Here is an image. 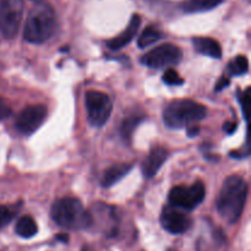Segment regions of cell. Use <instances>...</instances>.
I'll use <instances>...</instances> for the list:
<instances>
[{"label":"cell","instance_id":"cell-1","mask_svg":"<svg viewBox=\"0 0 251 251\" xmlns=\"http://www.w3.org/2000/svg\"><path fill=\"white\" fill-rule=\"evenodd\" d=\"M248 184L242 176H230L223 183L217 198V210L222 218L234 225L242 217L248 198Z\"/></svg>","mask_w":251,"mask_h":251},{"label":"cell","instance_id":"cell-2","mask_svg":"<svg viewBox=\"0 0 251 251\" xmlns=\"http://www.w3.org/2000/svg\"><path fill=\"white\" fill-rule=\"evenodd\" d=\"M50 215L54 222L64 229L80 230L92 226L90 212L78 199L71 196L56 200L51 206Z\"/></svg>","mask_w":251,"mask_h":251},{"label":"cell","instance_id":"cell-3","mask_svg":"<svg viewBox=\"0 0 251 251\" xmlns=\"http://www.w3.org/2000/svg\"><path fill=\"white\" fill-rule=\"evenodd\" d=\"M56 29V15L49 4H38L31 10L25 25L24 37L27 42L41 44L48 41Z\"/></svg>","mask_w":251,"mask_h":251},{"label":"cell","instance_id":"cell-4","mask_svg":"<svg viewBox=\"0 0 251 251\" xmlns=\"http://www.w3.org/2000/svg\"><path fill=\"white\" fill-rule=\"evenodd\" d=\"M207 109L203 104L191 100H176L169 103L163 113L164 124L169 129H181L194 125L206 117Z\"/></svg>","mask_w":251,"mask_h":251},{"label":"cell","instance_id":"cell-5","mask_svg":"<svg viewBox=\"0 0 251 251\" xmlns=\"http://www.w3.org/2000/svg\"><path fill=\"white\" fill-rule=\"evenodd\" d=\"M88 122L92 126L100 127L108 122L113 110L110 97L100 91H88L85 95Z\"/></svg>","mask_w":251,"mask_h":251},{"label":"cell","instance_id":"cell-6","mask_svg":"<svg viewBox=\"0 0 251 251\" xmlns=\"http://www.w3.org/2000/svg\"><path fill=\"white\" fill-rule=\"evenodd\" d=\"M206 190L202 181H196L190 186H174L169 191L168 200L173 207L191 211L205 200Z\"/></svg>","mask_w":251,"mask_h":251},{"label":"cell","instance_id":"cell-7","mask_svg":"<svg viewBox=\"0 0 251 251\" xmlns=\"http://www.w3.org/2000/svg\"><path fill=\"white\" fill-rule=\"evenodd\" d=\"M24 14L22 0H0V34L7 39L16 36Z\"/></svg>","mask_w":251,"mask_h":251},{"label":"cell","instance_id":"cell-8","mask_svg":"<svg viewBox=\"0 0 251 251\" xmlns=\"http://www.w3.org/2000/svg\"><path fill=\"white\" fill-rule=\"evenodd\" d=\"M183 58L180 48L176 44L166 43L152 49L141 56V64L152 69H163L174 66Z\"/></svg>","mask_w":251,"mask_h":251},{"label":"cell","instance_id":"cell-9","mask_svg":"<svg viewBox=\"0 0 251 251\" xmlns=\"http://www.w3.org/2000/svg\"><path fill=\"white\" fill-rule=\"evenodd\" d=\"M46 119L47 108L44 105H28L19 114L15 126L20 134L28 136L37 131Z\"/></svg>","mask_w":251,"mask_h":251},{"label":"cell","instance_id":"cell-10","mask_svg":"<svg viewBox=\"0 0 251 251\" xmlns=\"http://www.w3.org/2000/svg\"><path fill=\"white\" fill-rule=\"evenodd\" d=\"M161 225L171 234H183L190 228L191 221L181 211L173 206H167L161 213Z\"/></svg>","mask_w":251,"mask_h":251},{"label":"cell","instance_id":"cell-11","mask_svg":"<svg viewBox=\"0 0 251 251\" xmlns=\"http://www.w3.org/2000/svg\"><path fill=\"white\" fill-rule=\"evenodd\" d=\"M169 156L168 150L164 147H154L150 151L149 156L142 162V173L146 178H153L159 169L166 163Z\"/></svg>","mask_w":251,"mask_h":251},{"label":"cell","instance_id":"cell-12","mask_svg":"<svg viewBox=\"0 0 251 251\" xmlns=\"http://www.w3.org/2000/svg\"><path fill=\"white\" fill-rule=\"evenodd\" d=\"M140 25H141V17H140V15L134 14L131 16V19H130V22L126 28L122 33L118 34L117 37H114V38L109 39L107 42L108 48L112 49V50H119V49L127 46L134 39V37L136 36L137 31L140 28Z\"/></svg>","mask_w":251,"mask_h":251},{"label":"cell","instance_id":"cell-13","mask_svg":"<svg viewBox=\"0 0 251 251\" xmlns=\"http://www.w3.org/2000/svg\"><path fill=\"white\" fill-rule=\"evenodd\" d=\"M193 44L198 53L213 59H220L222 56V48L216 39L210 37H195Z\"/></svg>","mask_w":251,"mask_h":251},{"label":"cell","instance_id":"cell-14","mask_svg":"<svg viewBox=\"0 0 251 251\" xmlns=\"http://www.w3.org/2000/svg\"><path fill=\"white\" fill-rule=\"evenodd\" d=\"M132 169V164H115L108 168L103 174V178L100 180V185L103 188H110L115 185L118 181L122 180L127 173Z\"/></svg>","mask_w":251,"mask_h":251},{"label":"cell","instance_id":"cell-15","mask_svg":"<svg viewBox=\"0 0 251 251\" xmlns=\"http://www.w3.org/2000/svg\"><path fill=\"white\" fill-rule=\"evenodd\" d=\"M223 1L225 0H186L181 5V9L186 14H198L216 9Z\"/></svg>","mask_w":251,"mask_h":251},{"label":"cell","instance_id":"cell-16","mask_svg":"<svg viewBox=\"0 0 251 251\" xmlns=\"http://www.w3.org/2000/svg\"><path fill=\"white\" fill-rule=\"evenodd\" d=\"M15 232L19 237L25 238V239H29V238L34 237L38 232V227L37 223L34 222L33 218L31 216H24L20 218L15 227Z\"/></svg>","mask_w":251,"mask_h":251},{"label":"cell","instance_id":"cell-17","mask_svg":"<svg viewBox=\"0 0 251 251\" xmlns=\"http://www.w3.org/2000/svg\"><path fill=\"white\" fill-rule=\"evenodd\" d=\"M142 120H144V118L141 115H130L126 119L123 120L122 125H120V136H122V139L124 141L130 144L132 134H134V131L136 130V127L139 126V124Z\"/></svg>","mask_w":251,"mask_h":251},{"label":"cell","instance_id":"cell-18","mask_svg":"<svg viewBox=\"0 0 251 251\" xmlns=\"http://www.w3.org/2000/svg\"><path fill=\"white\" fill-rule=\"evenodd\" d=\"M162 38V32L154 26H147L137 39V46L140 48H147Z\"/></svg>","mask_w":251,"mask_h":251},{"label":"cell","instance_id":"cell-19","mask_svg":"<svg viewBox=\"0 0 251 251\" xmlns=\"http://www.w3.org/2000/svg\"><path fill=\"white\" fill-rule=\"evenodd\" d=\"M228 71L230 76H243L249 71V60L245 55L235 56L234 60L228 64Z\"/></svg>","mask_w":251,"mask_h":251},{"label":"cell","instance_id":"cell-20","mask_svg":"<svg viewBox=\"0 0 251 251\" xmlns=\"http://www.w3.org/2000/svg\"><path fill=\"white\" fill-rule=\"evenodd\" d=\"M20 207H21V202L9 206L0 205V229L14 220L16 213L19 212Z\"/></svg>","mask_w":251,"mask_h":251},{"label":"cell","instance_id":"cell-21","mask_svg":"<svg viewBox=\"0 0 251 251\" xmlns=\"http://www.w3.org/2000/svg\"><path fill=\"white\" fill-rule=\"evenodd\" d=\"M163 81L168 86H180L184 83V78L180 77V75L173 68L167 69L163 75Z\"/></svg>","mask_w":251,"mask_h":251},{"label":"cell","instance_id":"cell-22","mask_svg":"<svg viewBox=\"0 0 251 251\" xmlns=\"http://www.w3.org/2000/svg\"><path fill=\"white\" fill-rule=\"evenodd\" d=\"M239 100H240V104H242L243 115H244V118L247 119L248 118V107H249V103H250V87H248L244 92H242V95H240V97H239Z\"/></svg>","mask_w":251,"mask_h":251},{"label":"cell","instance_id":"cell-23","mask_svg":"<svg viewBox=\"0 0 251 251\" xmlns=\"http://www.w3.org/2000/svg\"><path fill=\"white\" fill-rule=\"evenodd\" d=\"M10 114H11V109H10V107L5 103L4 100L0 98V122L6 119L7 117H10Z\"/></svg>","mask_w":251,"mask_h":251},{"label":"cell","instance_id":"cell-24","mask_svg":"<svg viewBox=\"0 0 251 251\" xmlns=\"http://www.w3.org/2000/svg\"><path fill=\"white\" fill-rule=\"evenodd\" d=\"M228 85H229V80L226 77H221L220 81L217 82V85H216V90L221 91V90H223L225 87H227Z\"/></svg>","mask_w":251,"mask_h":251},{"label":"cell","instance_id":"cell-25","mask_svg":"<svg viewBox=\"0 0 251 251\" xmlns=\"http://www.w3.org/2000/svg\"><path fill=\"white\" fill-rule=\"evenodd\" d=\"M186 132H188V136L194 137V136H196L199 132H200V127H199L198 125H191V126H188Z\"/></svg>","mask_w":251,"mask_h":251},{"label":"cell","instance_id":"cell-26","mask_svg":"<svg viewBox=\"0 0 251 251\" xmlns=\"http://www.w3.org/2000/svg\"><path fill=\"white\" fill-rule=\"evenodd\" d=\"M237 130V123H226L225 124V131L227 132V134H233V132Z\"/></svg>","mask_w":251,"mask_h":251},{"label":"cell","instance_id":"cell-27","mask_svg":"<svg viewBox=\"0 0 251 251\" xmlns=\"http://www.w3.org/2000/svg\"><path fill=\"white\" fill-rule=\"evenodd\" d=\"M32 1H43V0H32Z\"/></svg>","mask_w":251,"mask_h":251},{"label":"cell","instance_id":"cell-28","mask_svg":"<svg viewBox=\"0 0 251 251\" xmlns=\"http://www.w3.org/2000/svg\"><path fill=\"white\" fill-rule=\"evenodd\" d=\"M82 251H87V248H83Z\"/></svg>","mask_w":251,"mask_h":251},{"label":"cell","instance_id":"cell-29","mask_svg":"<svg viewBox=\"0 0 251 251\" xmlns=\"http://www.w3.org/2000/svg\"><path fill=\"white\" fill-rule=\"evenodd\" d=\"M168 251H176V250H168Z\"/></svg>","mask_w":251,"mask_h":251}]
</instances>
